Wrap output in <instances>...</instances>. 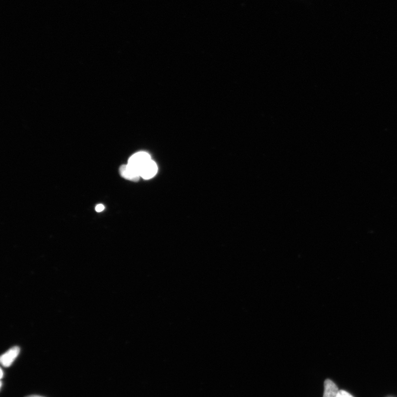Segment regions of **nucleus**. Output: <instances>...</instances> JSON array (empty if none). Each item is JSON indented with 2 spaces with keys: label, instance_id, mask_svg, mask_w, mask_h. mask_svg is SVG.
Returning a JSON list of instances; mask_svg holds the SVG:
<instances>
[{
  "label": "nucleus",
  "instance_id": "f257e3e1",
  "mask_svg": "<svg viewBox=\"0 0 397 397\" xmlns=\"http://www.w3.org/2000/svg\"><path fill=\"white\" fill-rule=\"evenodd\" d=\"M151 156L146 152H139L133 155L128 161V165L140 177L142 168L151 160Z\"/></svg>",
  "mask_w": 397,
  "mask_h": 397
},
{
  "label": "nucleus",
  "instance_id": "f03ea898",
  "mask_svg": "<svg viewBox=\"0 0 397 397\" xmlns=\"http://www.w3.org/2000/svg\"><path fill=\"white\" fill-rule=\"evenodd\" d=\"M20 352V348L14 347L10 349L1 356L0 362L5 368L10 367Z\"/></svg>",
  "mask_w": 397,
  "mask_h": 397
},
{
  "label": "nucleus",
  "instance_id": "7ed1b4c3",
  "mask_svg": "<svg viewBox=\"0 0 397 397\" xmlns=\"http://www.w3.org/2000/svg\"><path fill=\"white\" fill-rule=\"evenodd\" d=\"M158 167L153 160H151L145 165L140 172V177L144 180H150L158 173Z\"/></svg>",
  "mask_w": 397,
  "mask_h": 397
},
{
  "label": "nucleus",
  "instance_id": "20e7f679",
  "mask_svg": "<svg viewBox=\"0 0 397 397\" xmlns=\"http://www.w3.org/2000/svg\"><path fill=\"white\" fill-rule=\"evenodd\" d=\"M324 397H337L339 389L337 385L330 379H326L324 383Z\"/></svg>",
  "mask_w": 397,
  "mask_h": 397
},
{
  "label": "nucleus",
  "instance_id": "39448f33",
  "mask_svg": "<svg viewBox=\"0 0 397 397\" xmlns=\"http://www.w3.org/2000/svg\"><path fill=\"white\" fill-rule=\"evenodd\" d=\"M120 173L121 176L126 180L138 182L139 180L140 177L138 174L134 172L132 169H131L128 164L123 165L120 168Z\"/></svg>",
  "mask_w": 397,
  "mask_h": 397
},
{
  "label": "nucleus",
  "instance_id": "423d86ee",
  "mask_svg": "<svg viewBox=\"0 0 397 397\" xmlns=\"http://www.w3.org/2000/svg\"><path fill=\"white\" fill-rule=\"evenodd\" d=\"M337 397H354L348 392L344 390L339 391Z\"/></svg>",
  "mask_w": 397,
  "mask_h": 397
},
{
  "label": "nucleus",
  "instance_id": "0eeeda50",
  "mask_svg": "<svg viewBox=\"0 0 397 397\" xmlns=\"http://www.w3.org/2000/svg\"><path fill=\"white\" fill-rule=\"evenodd\" d=\"M104 206L102 204H99L95 207V211L97 212H102L104 210Z\"/></svg>",
  "mask_w": 397,
  "mask_h": 397
},
{
  "label": "nucleus",
  "instance_id": "6e6552de",
  "mask_svg": "<svg viewBox=\"0 0 397 397\" xmlns=\"http://www.w3.org/2000/svg\"><path fill=\"white\" fill-rule=\"evenodd\" d=\"M27 397H42V396H38V395H32V396H28Z\"/></svg>",
  "mask_w": 397,
  "mask_h": 397
},
{
  "label": "nucleus",
  "instance_id": "1a4fd4ad",
  "mask_svg": "<svg viewBox=\"0 0 397 397\" xmlns=\"http://www.w3.org/2000/svg\"><path fill=\"white\" fill-rule=\"evenodd\" d=\"M3 370H2V369H1V379L2 378L3 376Z\"/></svg>",
  "mask_w": 397,
  "mask_h": 397
}]
</instances>
